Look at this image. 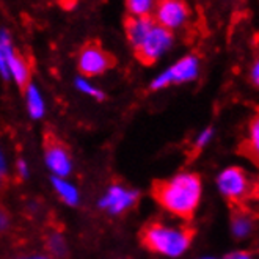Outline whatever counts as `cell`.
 <instances>
[{
  "mask_svg": "<svg viewBox=\"0 0 259 259\" xmlns=\"http://www.w3.org/2000/svg\"><path fill=\"white\" fill-rule=\"evenodd\" d=\"M152 195L171 214L190 220L201 196L200 176L184 173L166 181H157L152 186Z\"/></svg>",
  "mask_w": 259,
  "mask_h": 259,
  "instance_id": "6da1fadb",
  "label": "cell"
},
{
  "mask_svg": "<svg viewBox=\"0 0 259 259\" xmlns=\"http://www.w3.org/2000/svg\"><path fill=\"white\" fill-rule=\"evenodd\" d=\"M192 237L193 230L190 228H171L162 223H149L140 233V239L148 250L171 257L184 253L190 245Z\"/></svg>",
  "mask_w": 259,
  "mask_h": 259,
  "instance_id": "7a4b0ae2",
  "label": "cell"
},
{
  "mask_svg": "<svg viewBox=\"0 0 259 259\" xmlns=\"http://www.w3.org/2000/svg\"><path fill=\"white\" fill-rule=\"evenodd\" d=\"M219 189L230 201L240 204L254 195L256 182L239 166H231L219 176Z\"/></svg>",
  "mask_w": 259,
  "mask_h": 259,
  "instance_id": "3957f363",
  "label": "cell"
},
{
  "mask_svg": "<svg viewBox=\"0 0 259 259\" xmlns=\"http://www.w3.org/2000/svg\"><path fill=\"white\" fill-rule=\"evenodd\" d=\"M115 57L99 41H88L79 52V69L83 75H99L115 66Z\"/></svg>",
  "mask_w": 259,
  "mask_h": 259,
  "instance_id": "277c9868",
  "label": "cell"
},
{
  "mask_svg": "<svg viewBox=\"0 0 259 259\" xmlns=\"http://www.w3.org/2000/svg\"><path fill=\"white\" fill-rule=\"evenodd\" d=\"M171 42H173V33L170 30H166L160 27L159 24H156L152 27L151 32L146 35L143 42L134 51V54L137 60L142 62L143 65H152L170 48Z\"/></svg>",
  "mask_w": 259,
  "mask_h": 259,
  "instance_id": "5b68a950",
  "label": "cell"
},
{
  "mask_svg": "<svg viewBox=\"0 0 259 259\" xmlns=\"http://www.w3.org/2000/svg\"><path fill=\"white\" fill-rule=\"evenodd\" d=\"M190 14L192 11L184 0H159L152 18L160 27L173 32L189 21Z\"/></svg>",
  "mask_w": 259,
  "mask_h": 259,
  "instance_id": "8992f818",
  "label": "cell"
},
{
  "mask_svg": "<svg viewBox=\"0 0 259 259\" xmlns=\"http://www.w3.org/2000/svg\"><path fill=\"white\" fill-rule=\"evenodd\" d=\"M198 74V58L193 55H187L181 58L176 65H173L170 69H166L163 74L151 83V90H160L168 87L170 83H181L187 82L196 77Z\"/></svg>",
  "mask_w": 259,
  "mask_h": 259,
  "instance_id": "52a82bcc",
  "label": "cell"
},
{
  "mask_svg": "<svg viewBox=\"0 0 259 259\" xmlns=\"http://www.w3.org/2000/svg\"><path fill=\"white\" fill-rule=\"evenodd\" d=\"M44 152H46V163H48V166L58 178L69 175L71 171L69 152L66 146L55 135L48 134L44 137Z\"/></svg>",
  "mask_w": 259,
  "mask_h": 259,
  "instance_id": "ba28073f",
  "label": "cell"
},
{
  "mask_svg": "<svg viewBox=\"0 0 259 259\" xmlns=\"http://www.w3.org/2000/svg\"><path fill=\"white\" fill-rule=\"evenodd\" d=\"M137 198H139V193L137 192L113 186L109 189L107 195L99 201V206L107 209L110 214H121V212H124L127 207H131L137 201Z\"/></svg>",
  "mask_w": 259,
  "mask_h": 259,
  "instance_id": "9c48e42d",
  "label": "cell"
},
{
  "mask_svg": "<svg viewBox=\"0 0 259 259\" xmlns=\"http://www.w3.org/2000/svg\"><path fill=\"white\" fill-rule=\"evenodd\" d=\"M157 22L154 21L152 16H143V18H137V16H127L124 19V30L127 39L131 42V46L134 48V51L139 48V46L143 42V39L146 38V35L152 30Z\"/></svg>",
  "mask_w": 259,
  "mask_h": 259,
  "instance_id": "30bf717a",
  "label": "cell"
},
{
  "mask_svg": "<svg viewBox=\"0 0 259 259\" xmlns=\"http://www.w3.org/2000/svg\"><path fill=\"white\" fill-rule=\"evenodd\" d=\"M248 132V139L242 143L240 152H243L256 166H259V112L251 118Z\"/></svg>",
  "mask_w": 259,
  "mask_h": 259,
  "instance_id": "8fae6325",
  "label": "cell"
},
{
  "mask_svg": "<svg viewBox=\"0 0 259 259\" xmlns=\"http://www.w3.org/2000/svg\"><path fill=\"white\" fill-rule=\"evenodd\" d=\"M159 0H126V8L129 16H152Z\"/></svg>",
  "mask_w": 259,
  "mask_h": 259,
  "instance_id": "7c38bea8",
  "label": "cell"
},
{
  "mask_svg": "<svg viewBox=\"0 0 259 259\" xmlns=\"http://www.w3.org/2000/svg\"><path fill=\"white\" fill-rule=\"evenodd\" d=\"M52 184L55 187V190L58 192L60 198L69 206H75L79 201V193L75 190L71 184H68L66 181H63L62 178H52Z\"/></svg>",
  "mask_w": 259,
  "mask_h": 259,
  "instance_id": "4fadbf2b",
  "label": "cell"
},
{
  "mask_svg": "<svg viewBox=\"0 0 259 259\" xmlns=\"http://www.w3.org/2000/svg\"><path fill=\"white\" fill-rule=\"evenodd\" d=\"M27 104H28V110H30V115L33 118H41L42 113H44V104H42V99L38 93V90L35 85H30L27 88Z\"/></svg>",
  "mask_w": 259,
  "mask_h": 259,
  "instance_id": "5bb4252c",
  "label": "cell"
},
{
  "mask_svg": "<svg viewBox=\"0 0 259 259\" xmlns=\"http://www.w3.org/2000/svg\"><path fill=\"white\" fill-rule=\"evenodd\" d=\"M251 230V220L243 212L233 214V231L237 237H245Z\"/></svg>",
  "mask_w": 259,
  "mask_h": 259,
  "instance_id": "9a60e30c",
  "label": "cell"
},
{
  "mask_svg": "<svg viewBox=\"0 0 259 259\" xmlns=\"http://www.w3.org/2000/svg\"><path fill=\"white\" fill-rule=\"evenodd\" d=\"M75 87H77L80 91H83V93L91 95V96L96 98V99H99V101L104 99V93H102V91H99V90L95 88V87H91L88 82H85V80H82V79H77V80H75Z\"/></svg>",
  "mask_w": 259,
  "mask_h": 259,
  "instance_id": "2e32d148",
  "label": "cell"
},
{
  "mask_svg": "<svg viewBox=\"0 0 259 259\" xmlns=\"http://www.w3.org/2000/svg\"><path fill=\"white\" fill-rule=\"evenodd\" d=\"M248 77H250V82L259 88V51L256 52L254 58H253V63L250 66V74H248Z\"/></svg>",
  "mask_w": 259,
  "mask_h": 259,
  "instance_id": "e0dca14e",
  "label": "cell"
},
{
  "mask_svg": "<svg viewBox=\"0 0 259 259\" xmlns=\"http://www.w3.org/2000/svg\"><path fill=\"white\" fill-rule=\"evenodd\" d=\"M49 248L57 256H63L65 254V242H63V239L60 237L58 234L54 236V237H51V240H49Z\"/></svg>",
  "mask_w": 259,
  "mask_h": 259,
  "instance_id": "ac0fdd59",
  "label": "cell"
},
{
  "mask_svg": "<svg viewBox=\"0 0 259 259\" xmlns=\"http://www.w3.org/2000/svg\"><path fill=\"white\" fill-rule=\"evenodd\" d=\"M210 135H212V129H206L201 132V135L198 137V140L195 142V149H201L210 139Z\"/></svg>",
  "mask_w": 259,
  "mask_h": 259,
  "instance_id": "d6986e66",
  "label": "cell"
},
{
  "mask_svg": "<svg viewBox=\"0 0 259 259\" xmlns=\"http://www.w3.org/2000/svg\"><path fill=\"white\" fill-rule=\"evenodd\" d=\"M18 168H19V173H21L22 178H25V176L28 175V173H27V165H25L24 160H19V162H18Z\"/></svg>",
  "mask_w": 259,
  "mask_h": 259,
  "instance_id": "ffe728a7",
  "label": "cell"
},
{
  "mask_svg": "<svg viewBox=\"0 0 259 259\" xmlns=\"http://www.w3.org/2000/svg\"><path fill=\"white\" fill-rule=\"evenodd\" d=\"M226 259H250V256L247 253H234L231 256H228Z\"/></svg>",
  "mask_w": 259,
  "mask_h": 259,
  "instance_id": "44dd1931",
  "label": "cell"
},
{
  "mask_svg": "<svg viewBox=\"0 0 259 259\" xmlns=\"http://www.w3.org/2000/svg\"><path fill=\"white\" fill-rule=\"evenodd\" d=\"M25 259H49V257H46V256H33V257H25Z\"/></svg>",
  "mask_w": 259,
  "mask_h": 259,
  "instance_id": "7402d4cb",
  "label": "cell"
},
{
  "mask_svg": "<svg viewBox=\"0 0 259 259\" xmlns=\"http://www.w3.org/2000/svg\"><path fill=\"white\" fill-rule=\"evenodd\" d=\"M206 259H212V257H206Z\"/></svg>",
  "mask_w": 259,
  "mask_h": 259,
  "instance_id": "603a6c76",
  "label": "cell"
}]
</instances>
